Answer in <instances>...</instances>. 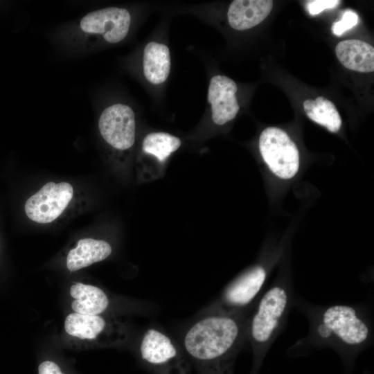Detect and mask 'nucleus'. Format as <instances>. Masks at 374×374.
Wrapping results in <instances>:
<instances>
[{
	"label": "nucleus",
	"instance_id": "1",
	"mask_svg": "<svg viewBox=\"0 0 374 374\" xmlns=\"http://www.w3.org/2000/svg\"><path fill=\"white\" fill-rule=\"evenodd\" d=\"M254 307L228 310L211 304L183 330L180 345L198 374H233Z\"/></svg>",
	"mask_w": 374,
	"mask_h": 374
},
{
	"label": "nucleus",
	"instance_id": "2",
	"mask_svg": "<svg viewBox=\"0 0 374 374\" xmlns=\"http://www.w3.org/2000/svg\"><path fill=\"white\" fill-rule=\"evenodd\" d=\"M310 323L308 335L292 348L295 353L304 349L330 348L349 370L356 357L373 341L371 315L362 305L317 306L297 301Z\"/></svg>",
	"mask_w": 374,
	"mask_h": 374
},
{
	"label": "nucleus",
	"instance_id": "3",
	"mask_svg": "<svg viewBox=\"0 0 374 374\" xmlns=\"http://www.w3.org/2000/svg\"><path fill=\"white\" fill-rule=\"evenodd\" d=\"M294 301L293 286L283 277L258 298L247 325V341L253 355L250 374H258L267 351L285 326Z\"/></svg>",
	"mask_w": 374,
	"mask_h": 374
},
{
	"label": "nucleus",
	"instance_id": "4",
	"mask_svg": "<svg viewBox=\"0 0 374 374\" xmlns=\"http://www.w3.org/2000/svg\"><path fill=\"white\" fill-rule=\"evenodd\" d=\"M138 355L152 374H191L190 364L180 344L155 327L141 337Z\"/></svg>",
	"mask_w": 374,
	"mask_h": 374
},
{
	"label": "nucleus",
	"instance_id": "5",
	"mask_svg": "<svg viewBox=\"0 0 374 374\" xmlns=\"http://www.w3.org/2000/svg\"><path fill=\"white\" fill-rule=\"evenodd\" d=\"M259 150L265 163L276 177L290 179L297 174L299 152L284 130L276 127L265 129L259 138Z\"/></svg>",
	"mask_w": 374,
	"mask_h": 374
},
{
	"label": "nucleus",
	"instance_id": "6",
	"mask_svg": "<svg viewBox=\"0 0 374 374\" xmlns=\"http://www.w3.org/2000/svg\"><path fill=\"white\" fill-rule=\"evenodd\" d=\"M267 276L268 269L265 266L260 264L253 266L231 282L211 305L228 310L254 307Z\"/></svg>",
	"mask_w": 374,
	"mask_h": 374
},
{
	"label": "nucleus",
	"instance_id": "7",
	"mask_svg": "<svg viewBox=\"0 0 374 374\" xmlns=\"http://www.w3.org/2000/svg\"><path fill=\"white\" fill-rule=\"evenodd\" d=\"M73 196V188L69 183L49 181L26 200L25 213L37 223L52 222L63 213Z\"/></svg>",
	"mask_w": 374,
	"mask_h": 374
},
{
	"label": "nucleus",
	"instance_id": "8",
	"mask_svg": "<svg viewBox=\"0 0 374 374\" xmlns=\"http://www.w3.org/2000/svg\"><path fill=\"white\" fill-rule=\"evenodd\" d=\"M98 129L103 139L112 147L121 150H127L135 142L134 112L127 105L113 104L101 113Z\"/></svg>",
	"mask_w": 374,
	"mask_h": 374
},
{
	"label": "nucleus",
	"instance_id": "9",
	"mask_svg": "<svg viewBox=\"0 0 374 374\" xmlns=\"http://www.w3.org/2000/svg\"><path fill=\"white\" fill-rule=\"evenodd\" d=\"M130 24L131 15L127 9L109 7L85 15L80 28L86 34L101 35L109 43H117L127 36Z\"/></svg>",
	"mask_w": 374,
	"mask_h": 374
},
{
	"label": "nucleus",
	"instance_id": "10",
	"mask_svg": "<svg viewBox=\"0 0 374 374\" xmlns=\"http://www.w3.org/2000/svg\"><path fill=\"white\" fill-rule=\"evenodd\" d=\"M237 90L235 82L227 76L217 75L211 79L208 101L215 124L224 125L236 116L240 109L235 96Z\"/></svg>",
	"mask_w": 374,
	"mask_h": 374
},
{
	"label": "nucleus",
	"instance_id": "11",
	"mask_svg": "<svg viewBox=\"0 0 374 374\" xmlns=\"http://www.w3.org/2000/svg\"><path fill=\"white\" fill-rule=\"evenodd\" d=\"M65 331L80 339H96L101 334H108L125 339V331L117 323L107 321L100 315L79 313L69 314L64 321Z\"/></svg>",
	"mask_w": 374,
	"mask_h": 374
},
{
	"label": "nucleus",
	"instance_id": "12",
	"mask_svg": "<svg viewBox=\"0 0 374 374\" xmlns=\"http://www.w3.org/2000/svg\"><path fill=\"white\" fill-rule=\"evenodd\" d=\"M273 7L271 0H235L227 12L229 25L238 30L251 28L260 24Z\"/></svg>",
	"mask_w": 374,
	"mask_h": 374
},
{
	"label": "nucleus",
	"instance_id": "13",
	"mask_svg": "<svg viewBox=\"0 0 374 374\" xmlns=\"http://www.w3.org/2000/svg\"><path fill=\"white\" fill-rule=\"evenodd\" d=\"M339 61L346 69L361 73L374 71V48L368 43L358 40H344L335 48Z\"/></svg>",
	"mask_w": 374,
	"mask_h": 374
},
{
	"label": "nucleus",
	"instance_id": "14",
	"mask_svg": "<svg viewBox=\"0 0 374 374\" xmlns=\"http://www.w3.org/2000/svg\"><path fill=\"white\" fill-rule=\"evenodd\" d=\"M111 245L103 240L82 238L71 249L66 258V267L71 271L87 267L106 259L112 253Z\"/></svg>",
	"mask_w": 374,
	"mask_h": 374
},
{
	"label": "nucleus",
	"instance_id": "15",
	"mask_svg": "<svg viewBox=\"0 0 374 374\" xmlns=\"http://www.w3.org/2000/svg\"><path fill=\"white\" fill-rule=\"evenodd\" d=\"M143 73L150 83L164 82L170 71V54L168 47L161 43L150 42L146 44L143 56Z\"/></svg>",
	"mask_w": 374,
	"mask_h": 374
},
{
	"label": "nucleus",
	"instance_id": "16",
	"mask_svg": "<svg viewBox=\"0 0 374 374\" xmlns=\"http://www.w3.org/2000/svg\"><path fill=\"white\" fill-rule=\"evenodd\" d=\"M70 294L75 299L71 308L76 313L99 315L109 305V299L106 293L93 285L77 283L71 287Z\"/></svg>",
	"mask_w": 374,
	"mask_h": 374
},
{
	"label": "nucleus",
	"instance_id": "17",
	"mask_svg": "<svg viewBox=\"0 0 374 374\" xmlns=\"http://www.w3.org/2000/svg\"><path fill=\"white\" fill-rule=\"evenodd\" d=\"M307 116L315 123L325 127L330 132H337L341 126V118L335 105L323 96L303 102Z\"/></svg>",
	"mask_w": 374,
	"mask_h": 374
},
{
	"label": "nucleus",
	"instance_id": "18",
	"mask_svg": "<svg viewBox=\"0 0 374 374\" xmlns=\"http://www.w3.org/2000/svg\"><path fill=\"white\" fill-rule=\"evenodd\" d=\"M181 140L166 132H152L143 139L142 149L146 154L155 157L159 161L163 162L181 145Z\"/></svg>",
	"mask_w": 374,
	"mask_h": 374
},
{
	"label": "nucleus",
	"instance_id": "19",
	"mask_svg": "<svg viewBox=\"0 0 374 374\" xmlns=\"http://www.w3.org/2000/svg\"><path fill=\"white\" fill-rule=\"evenodd\" d=\"M358 22L357 15L352 10L346 11L340 21L335 22L332 27V33L337 36L352 28Z\"/></svg>",
	"mask_w": 374,
	"mask_h": 374
},
{
	"label": "nucleus",
	"instance_id": "20",
	"mask_svg": "<svg viewBox=\"0 0 374 374\" xmlns=\"http://www.w3.org/2000/svg\"><path fill=\"white\" fill-rule=\"evenodd\" d=\"M337 0H314L307 3V9L310 15H316L326 9L332 8L339 5Z\"/></svg>",
	"mask_w": 374,
	"mask_h": 374
},
{
	"label": "nucleus",
	"instance_id": "21",
	"mask_svg": "<svg viewBox=\"0 0 374 374\" xmlns=\"http://www.w3.org/2000/svg\"><path fill=\"white\" fill-rule=\"evenodd\" d=\"M39 374H63L55 362L51 361L43 362L38 368Z\"/></svg>",
	"mask_w": 374,
	"mask_h": 374
}]
</instances>
